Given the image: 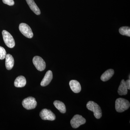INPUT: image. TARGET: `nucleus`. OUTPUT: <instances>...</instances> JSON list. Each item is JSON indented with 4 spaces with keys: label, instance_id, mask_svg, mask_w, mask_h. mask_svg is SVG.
I'll list each match as a JSON object with an SVG mask.
<instances>
[{
    "label": "nucleus",
    "instance_id": "3",
    "mask_svg": "<svg viewBox=\"0 0 130 130\" xmlns=\"http://www.w3.org/2000/svg\"><path fill=\"white\" fill-rule=\"evenodd\" d=\"M2 34L3 40L6 45L10 48L14 47L15 43L12 36L8 31L5 30L3 31Z\"/></svg>",
    "mask_w": 130,
    "mask_h": 130
},
{
    "label": "nucleus",
    "instance_id": "19",
    "mask_svg": "<svg viewBox=\"0 0 130 130\" xmlns=\"http://www.w3.org/2000/svg\"><path fill=\"white\" fill-rule=\"evenodd\" d=\"M2 1L4 4L10 6H13L14 4L13 0H2Z\"/></svg>",
    "mask_w": 130,
    "mask_h": 130
},
{
    "label": "nucleus",
    "instance_id": "1",
    "mask_svg": "<svg viewBox=\"0 0 130 130\" xmlns=\"http://www.w3.org/2000/svg\"><path fill=\"white\" fill-rule=\"evenodd\" d=\"M130 106L128 100L123 98H119L115 101V109L116 111L122 112L128 109Z\"/></svg>",
    "mask_w": 130,
    "mask_h": 130
},
{
    "label": "nucleus",
    "instance_id": "15",
    "mask_svg": "<svg viewBox=\"0 0 130 130\" xmlns=\"http://www.w3.org/2000/svg\"><path fill=\"white\" fill-rule=\"evenodd\" d=\"M118 92L120 95H126L128 93V89L126 86L125 81L124 79L121 80Z\"/></svg>",
    "mask_w": 130,
    "mask_h": 130
},
{
    "label": "nucleus",
    "instance_id": "4",
    "mask_svg": "<svg viewBox=\"0 0 130 130\" xmlns=\"http://www.w3.org/2000/svg\"><path fill=\"white\" fill-rule=\"evenodd\" d=\"M22 105L26 109L30 110L34 109L37 106V102L35 98L29 96L24 99Z\"/></svg>",
    "mask_w": 130,
    "mask_h": 130
},
{
    "label": "nucleus",
    "instance_id": "12",
    "mask_svg": "<svg viewBox=\"0 0 130 130\" xmlns=\"http://www.w3.org/2000/svg\"><path fill=\"white\" fill-rule=\"evenodd\" d=\"M26 81L25 78L23 76L17 77L14 82V86L17 88H22L25 86Z\"/></svg>",
    "mask_w": 130,
    "mask_h": 130
},
{
    "label": "nucleus",
    "instance_id": "2",
    "mask_svg": "<svg viewBox=\"0 0 130 130\" xmlns=\"http://www.w3.org/2000/svg\"><path fill=\"white\" fill-rule=\"evenodd\" d=\"M87 108L90 111L93 112L94 115L96 118L100 119L102 116V111L101 107L97 103L90 101L86 105Z\"/></svg>",
    "mask_w": 130,
    "mask_h": 130
},
{
    "label": "nucleus",
    "instance_id": "18",
    "mask_svg": "<svg viewBox=\"0 0 130 130\" xmlns=\"http://www.w3.org/2000/svg\"><path fill=\"white\" fill-rule=\"evenodd\" d=\"M6 52L5 49L0 46V59L3 60L6 58Z\"/></svg>",
    "mask_w": 130,
    "mask_h": 130
},
{
    "label": "nucleus",
    "instance_id": "6",
    "mask_svg": "<svg viewBox=\"0 0 130 130\" xmlns=\"http://www.w3.org/2000/svg\"><path fill=\"white\" fill-rule=\"evenodd\" d=\"M19 29L21 33L26 37L31 38L33 36V32L30 27L27 24H20L19 26Z\"/></svg>",
    "mask_w": 130,
    "mask_h": 130
},
{
    "label": "nucleus",
    "instance_id": "13",
    "mask_svg": "<svg viewBox=\"0 0 130 130\" xmlns=\"http://www.w3.org/2000/svg\"><path fill=\"white\" fill-rule=\"evenodd\" d=\"M26 1L29 5L30 8L35 14L38 15L41 14V11L34 0H26Z\"/></svg>",
    "mask_w": 130,
    "mask_h": 130
},
{
    "label": "nucleus",
    "instance_id": "17",
    "mask_svg": "<svg viewBox=\"0 0 130 130\" xmlns=\"http://www.w3.org/2000/svg\"><path fill=\"white\" fill-rule=\"evenodd\" d=\"M120 33L121 35L130 37V28L128 26H123L119 29Z\"/></svg>",
    "mask_w": 130,
    "mask_h": 130
},
{
    "label": "nucleus",
    "instance_id": "8",
    "mask_svg": "<svg viewBox=\"0 0 130 130\" xmlns=\"http://www.w3.org/2000/svg\"><path fill=\"white\" fill-rule=\"evenodd\" d=\"M32 62L38 70L42 71L45 70L46 64L42 58L39 56H35L32 59Z\"/></svg>",
    "mask_w": 130,
    "mask_h": 130
},
{
    "label": "nucleus",
    "instance_id": "5",
    "mask_svg": "<svg viewBox=\"0 0 130 130\" xmlns=\"http://www.w3.org/2000/svg\"><path fill=\"white\" fill-rule=\"evenodd\" d=\"M86 122V119L83 116L79 115H76L71 120L70 123L73 128H77Z\"/></svg>",
    "mask_w": 130,
    "mask_h": 130
},
{
    "label": "nucleus",
    "instance_id": "11",
    "mask_svg": "<svg viewBox=\"0 0 130 130\" xmlns=\"http://www.w3.org/2000/svg\"><path fill=\"white\" fill-rule=\"evenodd\" d=\"M6 67L7 70H11L14 64V60L13 57L9 54H7L6 56Z\"/></svg>",
    "mask_w": 130,
    "mask_h": 130
},
{
    "label": "nucleus",
    "instance_id": "10",
    "mask_svg": "<svg viewBox=\"0 0 130 130\" xmlns=\"http://www.w3.org/2000/svg\"><path fill=\"white\" fill-rule=\"evenodd\" d=\"M70 88L74 93H79L81 91V88L80 84L76 80H71L69 83Z\"/></svg>",
    "mask_w": 130,
    "mask_h": 130
},
{
    "label": "nucleus",
    "instance_id": "14",
    "mask_svg": "<svg viewBox=\"0 0 130 130\" xmlns=\"http://www.w3.org/2000/svg\"><path fill=\"white\" fill-rule=\"evenodd\" d=\"M114 71L112 69H109L107 70L103 73L101 76V79L102 81L105 82L108 81L113 76Z\"/></svg>",
    "mask_w": 130,
    "mask_h": 130
},
{
    "label": "nucleus",
    "instance_id": "16",
    "mask_svg": "<svg viewBox=\"0 0 130 130\" xmlns=\"http://www.w3.org/2000/svg\"><path fill=\"white\" fill-rule=\"evenodd\" d=\"M54 105L55 107L61 113H64L66 111V106L62 102L59 101H55L54 102Z\"/></svg>",
    "mask_w": 130,
    "mask_h": 130
},
{
    "label": "nucleus",
    "instance_id": "7",
    "mask_svg": "<svg viewBox=\"0 0 130 130\" xmlns=\"http://www.w3.org/2000/svg\"><path fill=\"white\" fill-rule=\"evenodd\" d=\"M40 115L43 120L54 121L56 119L55 115L50 109H43L40 112Z\"/></svg>",
    "mask_w": 130,
    "mask_h": 130
},
{
    "label": "nucleus",
    "instance_id": "9",
    "mask_svg": "<svg viewBox=\"0 0 130 130\" xmlns=\"http://www.w3.org/2000/svg\"><path fill=\"white\" fill-rule=\"evenodd\" d=\"M53 78V72L50 70L47 71L41 83V86H46L48 85Z\"/></svg>",
    "mask_w": 130,
    "mask_h": 130
},
{
    "label": "nucleus",
    "instance_id": "20",
    "mask_svg": "<svg viewBox=\"0 0 130 130\" xmlns=\"http://www.w3.org/2000/svg\"><path fill=\"white\" fill-rule=\"evenodd\" d=\"M126 86L127 87L128 89H130V79H128L125 81Z\"/></svg>",
    "mask_w": 130,
    "mask_h": 130
}]
</instances>
